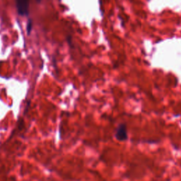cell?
Listing matches in <instances>:
<instances>
[{
  "instance_id": "277c9868",
  "label": "cell",
  "mask_w": 181,
  "mask_h": 181,
  "mask_svg": "<svg viewBox=\"0 0 181 181\" xmlns=\"http://www.w3.org/2000/svg\"><path fill=\"white\" fill-rule=\"evenodd\" d=\"M36 1H37V2H41V0H36Z\"/></svg>"
},
{
  "instance_id": "3957f363",
  "label": "cell",
  "mask_w": 181,
  "mask_h": 181,
  "mask_svg": "<svg viewBox=\"0 0 181 181\" xmlns=\"http://www.w3.org/2000/svg\"><path fill=\"white\" fill-rule=\"evenodd\" d=\"M32 27H33L32 20L29 19V22H28V23H27V33H28V35H30V32H31V30H32Z\"/></svg>"
},
{
  "instance_id": "7a4b0ae2",
  "label": "cell",
  "mask_w": 181,
  "mask_h": 181,
  "mask_svg": "<svg viewBox=\"0 0 181 181\" xmlns=\"http://www.w3.org/2000/svg\"><path fill=\"white\" fill-rule=\"evenodd\" d=\"M116 137L119 141H125L128 138V134H127V128L124 124H120L117 128L116 132Z\"/></svg>"
},
{
  "instance_id": "6da1fadb",
  "label": "cell",
  "mask_w": 181,
  "mask_h": 181,
  "mask_svg": "<svg viewBox=\"0 0 181 181\" xmlns=\"http://www.w3.org/2000/svg\"><path fill=\"white\" fill-rule=\"evenodd\" d=\"M16 4L18 14L21 16L29 15V0H16Z\"/></svg>"
}]
</instances>
